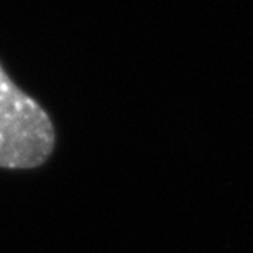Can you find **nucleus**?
<instances>
[{"instance_id":"1","label":"nucleus","mask_w":253,"mask_h":253,"mask_svg":"<svg viewBox=\"0 0 253 253\" xmlns=\"http://www.w3.org/2000/svg\"><path fill=\"white\" fill-rule=\"evenodd\" d=\"M56 130L49 114L23 92L0 63V168L37 169L53 155Z\"/></svg>"}]
</instances>
